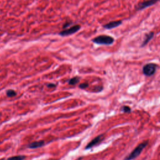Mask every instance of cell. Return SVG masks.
Returning <instances> with one entry per match:
<instances>
[{"mask_svg":"<svg viewBox=\"0 0 160 160\" xmlns=\"http://www.w3.org/2000/svg\"><path fill=\"white\" fill-rule=\"evenodd\" d=\"M148 144V141H143V143L138 144V145L132 151L131 153L129 154L127 157H125V160H133L135 158H136L141 153V152L143 151V150L147 146Z\"/></svg>","mask_w":160,"mask_h":160,"instance_id":"1","label":"cell"},{"mask_svg":"<svg viewBox=\"0 0 160 160\" xmlns=\"http://www.w3.org/2000/svg\"><path fill=\"white\" fill-rule=\"evenodd\" d=\"M94 43L100 45H111L115 42V39L113 37L108 36V35H101L98 36H96V38L92 39Z\"/></svg>","mask_w":160,"mask_h":160,"instance_id":"2","label":"cell"},{"mask_svg":"<svg viewBox=\"0 0 160 160\" xmlns=\"http://www.w3.org/2000/svg\"><path fill=\"white\" fill-rule=\"evenodd\" d=\"M158 68V65L155 63H148L143 67V73L146 76H151L155 75Z\"/></svg>","mask_w":160,"mask_h":160,"instance_id":"3","label":"cell"},{"mask_svg":"<svg viewBox=\"0 0 160 160\" xmlns=\"http://www.w3.org/2000/svg\"><path fill=\"white\" fill-rule=\"evenodd\" d=\"M80 28H81V26H80L79 24H75V25L70 27L69 28H66L65 30H62L59 33V35L61 36H70L78 32L80 30Z\"/></svg>","mask_w":160,"mask_h":160,"instance_id":"4","label":"cell"},{"mask_svg":"<svg viewBox=\"0 0 160 160\" xmlns=\"http://www.w3.org/2000/svg\"><path fill=\"white\" fill-rule=\"evenodd\" d=\"M159 0H144L143 1L140 2L136 7V10H142L150 7H151L153 5L156 3Z\"/></svg>","mask_w":160,"mask_h":160,"instance_id":"5","label":"cell"},{"mask_svg":"<svg viewBox=\"0 0 160 160\" xmlns=\"http://www.w3.org/2000/svg\"><path fill=\"white\" fill-rule=\"evenodd\" d=\"M103 139H104V138H103V134L99 135V136H98L95 138H94L93 140H91L90 142L89 143L87 146H86L85 149L87 150V149L91 148H93V146L97 145L98 144H99Z\"/></svg>","mask_w":160,"mask_h":160,"instance_id":"6","label":"cell"},{"mask_svg":"<svg viewBox=\"0 0 160 160\" xmlns=\"http://www.w3.org/2000/svg\"><path fill=\"white\" fill-rule=\"evenodd\" d=\"M122 24V21L118 20V21H113L109 22L108 23H106L104 24L103 26L104 28L106 30H111L113 28H115L116 27H118Z\"/></svg>","mask_w":160,"mask_h":160,"instance_id":"7","label":"cell"},{"mask_svg":"<svg viewBox=\"0 0 160 160\" xmlns=\"http://www.w3.org/2000/svg\"><path fill=\"white\" fill-rule=\"evenodd\" d=\"M154 35H155V34H154L153 32H150L148 34H146L145 37H144V38L143 39L142 44H141V47H144V46H146L148 43L154 37Z\"/></svg>","mask_w":160,"mask_h":160,"instance_id":"8","label":"cell"},{"mask_svg":"<svg viewBox=\"0 0 160 160\" xmlns=\"http://www.w3.org/2000/svg\"><path fill=\"white\" fill-rule=\"evenodd\" d=\"M43 145H44V141H35V142H33L30 144L28 145V148H29L35 149V148H37L41 147Z\"/></svg>","mask_w":160,"mask_h":160,"instance_id":"9","label":"cell"},{"mask_svg":"<svg viewBox=\"0 0 160 160\" xmlns=\"http://www.w3.org/2000/svg\"><path fill=\"white\" fill-rule=\"evenodd\" d=\"M79 81V77H74V78L70 79L69 80L68 83L70 85H75L76 84L78 83Z\"/></svg>","mask_w":160,"mask_h":160,"instance_id":"10","label":"cell"},{"mask_svg":"<svg viewBox=\"0 0 160 160\" xmlns=\"http://www.w3.org/2000/svg\"><path fill=\"white\" fill-rule=\"evenodd\" d=\"M25 159V156L22 155H18L15 156L13 157H10L8 159V160H23Z\"/></svg>","mask_w":160,"mask_h":160,"instance_id":"11","label":"cell"},{"mask_svg":"<svg viewBox=\"0 0 160 160\" xmlns=\"http://www.w3.org/2000/svg\"><path fill=\"white\" fill-rule=\"evenodd\" d=\"M7 94L8 97H13L16 96V93L13 90H9L7 91Z\"/></svg>","mask_w":160,"mask_h":160,"instance_id":"12","label":"cell"},{"mask_svg":"<svg viewBox=\"0 0 160 160\" xmlns=\"http://www.w3.org/2000/svg\"><path fill=\"white\" fill-rule=\"evenodd\" d=\"M121 111L123 112L126 113H129L131 111V109L130 108V107L128 106H123L121 108Z\"/></svg>","mask_w":160,"mask_h":160,"instance_id":"13","label":"cell"},{"mask_svg":"<svg viewBox=\"0 0 160 160\" xmlns=\"http://www.w3.org/2000/svg\"><path fill=\"white\" fill-rule=\"evenodd\" d=\"M71 24H72V23L71 22V21H66V22L63 24V25H64L63 27V29L65 30V29L68 28V27H69Z\"/></svg>","mask_w":160,"mask_h":160,"instance_id":"14","label":"cell"},{"mask_svg":"<svg viewBox=\"0 0 160 160\" xmlns=\"http://www.w3.org/2000/svg\"><path fill=\"white\" fill-rule=\"evenodd\" d=\"M88 87V83H83V84L79 85V87L80 88H82V89H85L86 88H87Z\"/></svg>","mask_w":160,"mask_h":160,"instance_id":"15","label":"cell"},{"mask_svg":"<svg viewBox=\"0 0 160 160\" xmlns=\"http://www.w3.org/2000/svg\"><path fill=\"white\" fill-rule=\"evenodd\" d=\"M48 87H51V88H53V87H55V85H54V84H52V83H51V84H48Z\"/></svg>","mask_w":160,"mask_h":160,"instance_id":"16","label":"cell"},{"mask_svg":"<svg viewBox=\"0 0 160 160\" xmlns=\"http://www.w3.org/2000/svg\"><path fill=\"white\" fill-rule=\"evenodd\" d=\"M0 160H5L4 159H0Z\"/></svg>","mask_w":160,"mask_h":160,"instance_id":"17","label":"cell"}]
</instances>
